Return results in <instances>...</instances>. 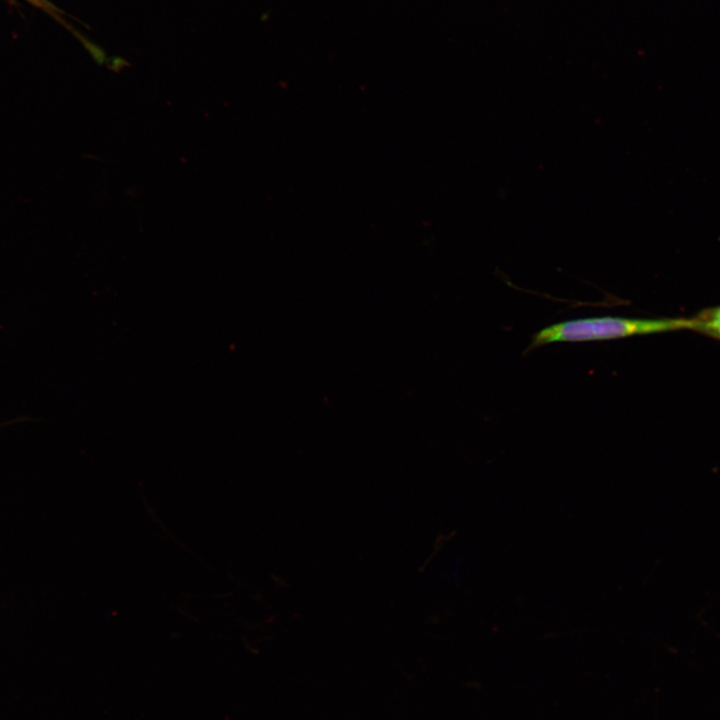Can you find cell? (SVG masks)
I'll use <instances>...</instances> for the list:
<instances>
[{
	"label": "cell",
	"instance_id": "cell-2",
	"mask_svg": "<svg viewBox=\"0 0 720 720\" xmlns=\"http://www.w3.org/2000/svg\"><path fill=\"white\" fill-rule=\"evenodd\" d=\"M126 65H127V63L124 62L122 58H113L108 63L109 69H111L113 71H119L122 69L123 66H126Z\"/></svg>",
	"mask_w": 720,
	"mask_h": 720
},
{
	"label": "cell",
	"instance_id": "cell-3",
	"mask_svg": "<svg viewBox=\"0 0 720 720\" xmlns=\"http://www.w3.org/2000/svg\"><path fill=\"white\" fill-rule=\"evenodd\" d=\"M31 1L34 2V3H36V4H38V5H40V6H42V7H47V6H48V4H47L44 0H31Z\"/></svg>",
	"mask_w": 720,
	"mask_h": 720
},
{
	"label": "cell",
	"instance_id": "cell-1",
	"mask_svg": "<svg viewBox=\"0 0 720 720\" xmlns=\"http://www.w3.org/2000/svg\"><path fill=\"white\" fill-rule=\"evenodd\" d=\"M683 329H692L691 318H580L558 322L541 329L532 336L527 351L557 342L604 341Z\"/></svg>",
	"mask_w": 720,
	"mask_h": 720
}]
</instances>
